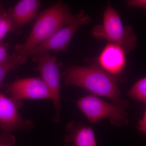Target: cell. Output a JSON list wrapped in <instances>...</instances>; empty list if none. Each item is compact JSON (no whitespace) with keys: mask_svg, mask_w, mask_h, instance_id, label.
Listing matches in <instances>:
<instances>
[{"mask_svg":"<svg viewBox=\"0 0 146 146\" xmlns=\"http://www.w3.org/2000/svg\"><path fill=\"white\" fill-rule=\"evenodd\" d=\"M16 138L11 134L0 131V146H15Z\"/></svg>","mask_w":146,"mask_h":146,"instance_id":"cell-16","label":"cell"},{"mask_svg":"<svg viewBox=\"0 0 146 146\" xmlns=\"http://www.w3.org/2000/svg\"><path fill=\"white\" fill-rule=\"evenodd\" d=\"M64 146H68V145L67 144H65Z\"/></svg>","mask_w":146,"mask_h":146,"instance_id":"cell-20","label":"cell"},{"mask_svg":"<svg viewBox=\"0 0 146 146\" xmlns=\"http://www.w3.org/2000/svg\"><path fill=\"white\" fill-rule=\"evenodd\" d=\"M20 64L18 61L0 65V90L3 87L4 80L11 71L16 69Z\"/></svg>","mask_w":146,"mask_h":146,"instance_id":"cell-15","label":"cell"},{"mask_svg":"<svg viewBox=\"0 0 146 146\" xmlns=\"http://www.w3.org/2000/svg\"><path fill=\"white\" fill-rule=\"evenodd\" d=\"M76 104L92 123L108 118L112 124L117 126H122L128 123L126 110L129 103L126 101L122 103L111 104L95 95H89L79 100Z\"/></svg>","mask_w":146,"mask_h":146,"instance_id":"cell-4","label":"cell"},{"mask_svg":"<svg viewBox=\"0 0 146 146\" xmlns=\"http://www.w3.org/2000/svg\"><path fill=\"white\" fill-rule=\"evenodd\" d=\"M127 5L130 7H139L145 9L146 0H126Z\"/></svg>","mask_w":146,"mask_h":146,"instance_id":"cell-17","label":"cell"},{"mask_svg":"<svg viewBox=\"0 0 146 146\" xmlns=\"http://www.w3.org/2000/svg\"><path fill=\"white\" fill-rule=\"evenodd\" d=\"M10 98L16 102L27 99H52L49 89L40 77L17 78L3 86Z\"/></svg>","mask_w":146,"mask_h":146,"instance_id":"cell-8","label":"cell"},{"mask_svg":"<svg viewBox=\"0 0 146 146\" xmlns=\"http://www.w3.org/2000/svg\"><path fill=\"white\" fill-rule=\"evenodd\" d=\"M13 24L9 10H4L0 13V43L3 42L6 35L13 32Z\"/></svg>","mask_w":146,"mask_h":146,"instance_id":"cell-13","label":"cell"},{"mask_svg":"<svg viewBox=\"0 0 146 146\" xmlns=\"http://www.w3.org/2000/svg\"><path fill=\"white\" fill-rule=\"evenodd\" d=\"M128 95L137 101L146 104V78L141 79L133 85Z\"/></svg>","mask_w":146,"mask_h":146,"instance_id":"cell-12","label":"cell"},{"mask_svg":"<svg viewBox=\"0 0 146 146\" xmlns=\"http://www.w3.org/2000/svg\"><path fill=\"white\" fill-rule=\"evenodd\" d=\"M32 59L36 63L34 70L38 72L40 78L49 89L56 111L53 119L55 123L60 121L61 106L60 99V72L61 64L57 63L56 58L50 54L49 51L42 52L32 54Z\"/></svg>","mask_w":146,"mask_h":146,"instance_id":"cell-5","label":"cell"},{"mask_svg":"<svg viewBox=\"0 0 146 146\" xmlns=\"http://www.w3.org/2000/svg\"><path fill=\"white\" fill-rule=\"evenodd\" d=\"M40 6V0H20L13 8L9 9L13 32L20 33L23 27L36 18Z\"/></svg>","mask_w":146,"mask_h":146,"instance_id":"cell-10","label":"cell"},{"mask_svg":"<svg viewBox=\"0 0 146 146\" xmlns=\"http://www.w3.org/2000/svg\"><path fill=\"white\" fill-rule=\"evenodd\" d=\"M65 86L74 85L86 89L94 95L105 97L115 103H122L121 92L115 76L95 65L87 67L69 66L61 74Z\"/></svg>","mask_w":146,"mask_h":146,"instance_id":"cell-2","label":"cell"},{"mask_svg":"<svg viewBox=\"0 0 146 146\" xmlns=\"http://www.w3.org/2000/svg\"><path fill=\"white\" fill-rule=\"evenodd\" d=\"M75 17L65 3L61 1L56 3L39 13L25 42L16 45L12 54L20 65H24L35 47L72 23Z\"/></svg>","mask_w":146,"mask_h":146,"instance_id":"cell-1","label":"cell"},{"mask_svg":"<svg viewBox=\"0 0 146 146\" xmlns=\"http://www.w3.org/2000/svg\"><path fill=\"white\" fill-rule=\"evenodd\" d=\"M98 61L105 71L112 75H117L125 68V52L118 45L109 43L101 53Z\"/></svg>","mask_w":146,"mask_h":146,"instance_id":"cell-9","label":"cell"},{"mask_svg":"<svg viewBox=\"0 0 146 146\" xmlns=\"http://www.w3.org/2000/svg\"><path fill=\"white\" fill-rule=\"evenodd\" d=\"M146 112H145L143 119L139 121V125H138V129L139 130L142 131L144 133H145L146 131Z\"/></svg>","mask_w":146,"mask_h":146,"instance_id":"cell-18","label":"cell"},{"mask_svg":"<svg viewBox=\"0 0 146 146\" xmlns=\"http://www.w3.org/2000/svg\"><path fill=\"white\" fill-rule=\"evenodd\" d=\"M23 106L0 92V131L6 133L22 131L28 132L33 129L34 123L31 119H23L18 109Z\"/></svg>","mask_w":146,"mask_h":146,"instance_id":"cell-6","label":"cell"},{"mask_svg":"<svg viewBox=\"0 0 146 146\" xmlns=\"http://www.w3.org/2000/svg\"><path fill=\"white\" fill-rule=\"evenodd\" d=\"M91 20L90 16L84 15V10L82 9L75 14L72 23L58 30L49 38L35 47L32 51L30 56L36 53L49 51L51 50L56 52L66 51L71 39L77 30L82 25L89 23Z\"/></svg>","mask_w":146,"mask_h":146,"instance_id":"cell-7","label":"cell"},{"mask_svg":"<svg viewBox=\"0 0 146 146\" xmlns=\"http://www.w3.org/2000/svg\"><path fill=\"white\" fill-rule=\"evenodd\" d=\"M92 34L96 39H105L118 45L126 53L135 48L138 40L132 27L123 26L119 13L110 2L104 14L103 24L94 27Z\"/></svg>","mask_w":146,"mask_h":146,"instance_id":"cell-3","label":"cell"},{"mask_svg":"<svg viewBox=\"0 0 146 146\" xmlns=\"http://www.w3.org/2000/svg\"><path fill=\"white\" fill-rule=\"evenodd\" d=\"M10 44V42L0 43V65L7 64L16 60L18 61L13 55L8 53V49Z\"/></svg>","mask_w":146,"mask_h":146,"instance_id":"cell-14","label":"cell"},{"mask_svg":"<svg viewBox=\"0 0 146 146\" xmlns=\"http://www.w3.org/2000/svg\"><path fill=\"white\" fill-rule=\"evenodd\" d=\"M66 130L68 134L64 136V140L70 144H67L68 146H97L92 127L84 125L81 122L72 121L68 124Z\"/></svg>","mask_w":146,"mask_h":146,"instance_id":"cell-11","label":"cell"},{"mask_svg":"<svg viewBox=\"0 0 146 146\" xmlns=\"http://www.w3.org/2000/svg\"><path fill=\"white\" fill-rule=\"evenodd\" d=\"M5 9H4L3 8V7L2 5L1 4V2H0V13L2 11H3Z\"/></svg>","mask_w":146,"mask_h":146,"instance_id":"cell-19","label":"cell"}]
</instances>
